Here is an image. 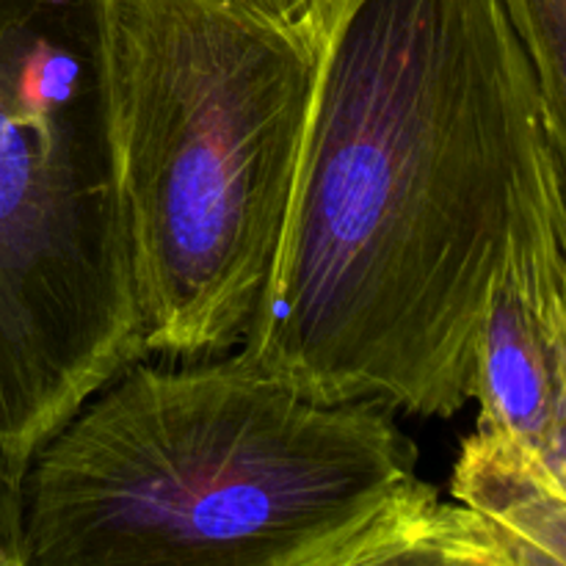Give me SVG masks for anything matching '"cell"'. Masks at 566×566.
<instances>
[{
    "mask_svg": "<svg viewBox=\"0 0 566 566\" xmlns=\"http://www.w3.org/2000/svg\"><path fill=\"white\" fill-rule=\"evenodd\" d=\"M451 495L512 566H566V479L525 448L475 429L459 451Z\"/></svg>",
    "mask_w": 566,
    "mask_h": 566,
    "instance_id": "6",
    "label": "cell"
},
{
    "mask_svg": "<svg viewBox=\"0 0 566 566\" xmlns=\"http://www.w3.org/2000/svg\"><path fill=\"white\" fill-rule=\"evenodd\" d=\"M103 20L142 359H210L274 265L313 44L238 0H103Z\"/></svg>",
    "mask_w": 566,
    "mask_h": 566,
    "instance_id": "3",
    "label": "cell"
},
{
    "mask_svg": "<svg viewBox=\"0 0 566 566\" xmlns=\"http://www.w3.org/2000/svg\"><path fill=\"white\" fill-rule=\"evenodd\" d=\"M528 55L553 127L566 138V0H501Z\"/></svg>",
    "mask_w": 566,
    "mask_h": 566,
    "instance_id": "8",
    "label": "cell"
},
{
    "mask_svg": "<svg viewBox=\"0 0 566 566\" xmlns=\"http://www.w3.org/2000/svg\"><path fill=\"white\" fill-rule=\"evenodd\" d=\"M473 566H509L506 562H479V564H473Z\"/></svg>",
    "mask_w": 566,
    "mask_h": 566,
    "instance_id": "11",
    "label": "cell"
},
{
    "mask_svg": "<svg viewBox=\"0 0 566 566\" xmlns=\"http://www.w3.org/2000/svg\"><path fill=\"white\" fill-rule=\"evenodd\" d=\"M138 359L103 0H0V448Z\"/></svg>",
    "mask_w": 566,
    "mask_h": 566,
    "instance_id": "4",
    "label": "cell"
},
{
    "mask_svg": "<svg viewBox=\"0 0 566 566\" xmlns=\"http://www.w3.org/2000/svg\"><path fill=\"white\" fill-rule=\"evenodd\" d=\"M475 429L566 479V252L523 254L495 287L475 352Z\"/></svg>",
    "mask_w": 566,
    "mask_h": 566,
    "instance_id": "5",
    "label": "cell"
},
{
    "mask_svg": "<svg viewBox=\"0 0 566 566\" xmlns=\"http://www.w3.org/2000/svg\"><path fill=\"white\" fill-rule=\"evenodd\" d=\"M392 412L241 354L138 359L28 459V566H296L418 481Z\"/></svg>",
    "mask_w": 566,
    "mask_h": 566,
    "instance_id": "2",
    "label": "cell"
},
{
    "mask_svg": "<svg viewBox=\"0 0 566 566\" xmlns=\"http://www.w3.org/2000/svg\"><path fill=\"white\" fill-rule=\"evenodd\" d=\"M313 88L241 357L324 403L453 418L486 307L566 252L564 153L501 0H310Z\"/></svg>",
    "mask_w": 566,
    "mask_h": 566,
    "instance_id": "1",
    "label": "cell"
},
{
    "mask_svg": "<svg viewBox=\"0 0 566 566\" xmlns=\"http://www.w3.org/2000/svg\"><path fill=\"white\" fill-rule=\"evenodd\" d=\"M238 3L265 11L271 17H280L285 22H302L304 14H307L310 0H238Z\"/></svg>",
    "mask_w": 566,
    "mask_h": 566,
    "instance_id": "10",
    "label": "cell"
},
{
    "mask_svg": "<svg viewBox=\"0 0 566 566\" xmlns=\"http://www.w3.org/2000/svg\"><path fill=\"white\" fill-rule=\"evenodd\" d=\"M479 562H506V556L475 514L459 503H442L434 486L418 479L296 566H473Z\"/></svg>",
    "mask_w": 566,
    "mask_h": 566,
    "instance_id": "7",
    "label": "cell"
},
{
    "mask_svg": "<svg viewBox=\"0 0 566 566\" xmlns=\"http://www.w3.org/2000/svg\"><path fill=\"white\" fill-rule=\"evenodd\" d=\"M22 475L25 464L0 448V566H28Z\"/></svg>",
    "mask_w": 566,
    "mask_h": 566,
    "instance_id": "9",
    "label": "cell"
}]
</instances>
